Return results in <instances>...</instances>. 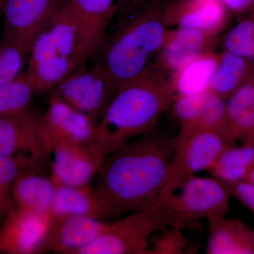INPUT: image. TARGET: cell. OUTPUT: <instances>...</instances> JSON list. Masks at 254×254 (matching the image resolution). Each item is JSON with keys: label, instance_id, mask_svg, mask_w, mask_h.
I'll list each match as a JSON object with an SVG mask.
<instances>
[{"label": "cell", "instance_id": "obj_35", "mask_svg": "<svg viewBox=\"0 0 254 254\" xmlns=\"http://www.w3.org/2000/svg\"><path fill=\"white\" fill-rule=\"evenodd\" d=\"M245 181L254 185V168L251 170L250 173L246 177Z\"/></svg>", "mask_w": 254, "mask_h": 254}, {"label": "cell", "instance_id": "obj_2", "mask_svg": "<svg viewBox=\"0 0 254 254\" xmlns=\"http://www.w3.org/2000/svg\"><path fill=\"white\" fill-rule=\"evenodd\" d=\"M167 73L153 64L139 77L118 87L95 126L92 141L105 155L154 130L175 97Z\"/></svg>", "mask_w": 254, "mask_h": 254}, {"label": "cell", "instance_id": "obj_11", "mask_svg": "<svg viewBox=\"0 0 254 254\" xmlns=\"http://www.w3.org/2000/svg\"><path fill=\"white\" fill-rule=\"evenodd\" d=\"M50 220L16 207L0 223V254H43Z\"/></svg>", "mask_w": 254, "mask_h": 254}, {"label": "cell", "instance_id": "obj_12", "mask_svg": "<svg viewBox=\"0 0 254 254\" xmlns=\"http://www.w3.org/2000/svg\"><path fill=\"white\" fill-rule=\"evenodd\" d=\"M51 178L55 185H91L106 155L93 141L63 143L52 151Z\"/></svg>", "mask_w": 254, "mask_h": 254}, {"label": "cell", "instance_id": "obj_31", "mask_svg": "<svg viewBox=\"0 0 254 254\" xmlns=\"http://www.w3.org/2000/svg\"><path fill=\"white\" fill-rule=\"evenodd\" d=\"M226 100L209 91L201 116L194 130L220 132L226 137Z\"/></svg>", "mask_w": 254, "mask_h": 254}, {"label": "cell", "instance_id": "obj_25", "mask_svg": "<svg viewBox=\"0 0 254 254\" xmlns=\"http://www.w3.org/2000/svg\"><path fill=\"white\" fill-rule=\"evenodd\" d=\"M34 88L26 71L0 86V118L15 116L31 110Z\"/></svg>", "mask_w": 254, "mask_h": 254}, {"label": "cell", "instance_id": "obj_3", "mask_svg": "<svg viewBox=\"0 0 254 254\" xmlns=\"http://www.w3.org/2000/svg\"><path fill=\"white\" fill-rule=\"evenodd\" d=\"M164 3L165 0H150L118 20L116 29L105 38L93 57L116 90L153 66L152 60L158 55L170 30L164 15Z\"/></svg>", "mask_w": 254, "mask_h": 254}, {"label": "cell", "instance_id": "obj_28", "mask_svg": "<svg viewBox=\"0 0 254 254\" xmlns=\"http://www.w3.org/2000/svg\"><path fill=\"white\" fill-rule=\"evenodd\" d=\"M208 92L193 95H176L171 107L180 131H193L198 125Z\"/></svg>", "mask_w": 254, "mask_h": 254}, {"label": "cell", "instance_id": "obj_8", "mask_svg": "<svg viewBox=\"0 0 254 254\" xmlns=\"http://www.w3.org/2000/svg\"><path fill=\"white\" fill-rule=\"evenodd\" d=\"M89 61L49 93L91 119L96 126L117 90L103 66L95 60L89 66Z\"/></svg>", "mask_w": 254, "mask_h": 254}, {"label": "cell", "instance_id": "obj_13", "mask_svg": "<svg viewBox=\"0 0 254 254\" xmlns=\"http://www.w3.org/2000/svg\"><path fill=\"white\" fill-rule=\"evenodd\" d=\"M40 113L31 108L15 116L0 118V155L31 157L39 164L46 161L48 155L39 129Z\"/></svg>", "mask_w": 254, "mask_h": 254}, {"label": "cell", "instance_id": "obj_36", "mask_svg": "<svg viewBox=\"0 0 254 254\" xmlns=\"http://www.w3.org/2000/svg\"></svg>", "mask_w": 254, "mask_h": 254}, {"label": "cell", "instance_id": "obj_19", "mask_svg": "<svg viewBox=\"0 0 254 254\" xmlns=\"http://www.w3.org/2000/svg\"><path fill=\"white\" fill-rule=\"evenodd\" d=\"M41 165L23 168L13 185L16 207L38 214H50L54 200L56 185L51 177L40 172Z\"/></svg>", "mask_w": 254, "mask_h": 254}, {"label": "cell", "instance_id": "obj_33", "mask_svg": "<svg viewBox=\"0 0 254 254\" xmlns=\"http://www.w3.org/2000/svg\"><path fill=\"white\" fill-rule=\"evenodd\" d=\"M229 13L249 14L254 10V0H220Z\"/></svg>", "mask_w": 254, "mask_h": 254}, {"label": "cell", "instance_id": "obj_27", "mask_svg": "<svg viewBox=\"0 0 254 254\" xmlns=\"http://www.w3.org/2000/svg\"><path fill=\"white\" fill-rule=\"evenodd\" d=\"M223 46L225 51L254 60V10L227 32Z\"/></svg>", "mask_w": 254, "mask_h": 254}, {"label": "cell", "instance_id": "obj_7", "mask_svg": "<svg viewBox=\"0 0 254 254\" xmlns=\"http://www.w3.org/2000/svg\"><path fill=\"white\" fill-rule=\"evenodd\" d=\"M174 140L175 152L168 178L155 202L168 197L190 177L208 171L225 148L234 143L220 132L209 130L180 131Z\"/></svg>", "mask_w": 254, "mask_h": 254}, {"label": "cell", "instance_id": "obj_15", "mask_svg": "<svg viewBox=\"0 0 254 254\" xmlns=\"http://www.w3.org/2000/svg\"><path fill=\"white\" fill-rule=\"evenodd\" d=\"M164 15L168 26L218 35L226 24L230 13L220 0H167Z\"/></svg>", "mask_w": 254, "mask_h": 254}, {"label": "cell", "instance_id": "obj_10", "mask_svg": "<svg viewBox=\"0 0 254 254\" xmlns=\"http://www.w3.org/2000/svg\"><path fill=\"white\" fill-rule=\"evenodd\" d=\"M38 129L50 155L58 145L93 141L95 124L62 100L49 96L48 109L40 113Z\"/></svg>", "mask_w": 254, "mask_h": 254}, {"label": "cell", "instance_id": "obj_22", "mask_svg": "<svg viewBox=\"0 0 254 254\" xmlns=\"http://www.w3.org/2000/svg\"><path fill=\"white\" fill-rule=\"evenodd\" d=\"M227 139L254 142V81L249 82L227 98Z\"/></svg>", "mask_w": 254, "mask_h": 254}, {"label": "cell", "instance_id": "obj_18", "mask_svg": "<svg viewBox=\"0 0 254 254\" xmlns=\"http://www.w3.org/2000/svg\"><path fill=\"white\" fill-rule=\"evenodd\" d=\"M76 15L83 43L93 58L107 38L112 18L116 14L118 0H68Z\"/></svg>", "mask_w": 254, "mask_h": 254}, {"label": "cell", "instance_id": "obj_16", "mask_svg": "<svg viewBox=\"0 0 254 254\" xmlns=\"http://www.w3.org/2000/svg\"><path fill=\"white\" fill-rule=\"evenodd\" d=\"M217 34L193 29L169 30L158 53L157 64L165 71H174L189 60L205 52L214 50Z\"/></svg>", "mask_w": 254, "mask_h": 254}, {"label": "cell", "instance_id": "obj_34", "mask_svg": "<svg viewBox=\"0 0 254 254\" xmlns=\"http://www.w3.org/2000/svg\"><path fill=\"white\" fill-rule=\"evenodd\" d=\"M150 0H118L117 1V21L131 14Z\"/></svg>", "mask_w": 254, "mask_h": 254}, {"label": "cell", "instance_id": "obj_17", "mask_svg": "<svg viewBox=\"0 0 254 254\" xmlns=\"http://www.w3.org/2000/svg\"><path fill=\"white\" fill-rule=\"evenodd\" d=\"M51 215H81L105 221L115 220V214L104 198L91 185H56Z\"/></svg>", "mask_w": 254, "mask_h": 254}, {"label": "cell", "instance_id": "obj_14", "mask_svg": "<svg viewBox=\"0 0 254 254\" xmlns=\"http://www.w3.org/2000/svg\"><path fill=\"white\" fill-rule=\"evenodd\" d=\"M108 222L81 215H51L43 254H75L99 236Z\"/></svg>", "mask_w": 254, "mask_h": 254}, {"label": "cell", "instance_id": "obj_4", "mask_svg": "<svg viewBox=\"0 0 254 254\" xmlns=\"http://www.w3.org/2000/svg\"><path fill=\"white\" fill-rule=\"evenodd\" d=\"M91 59L67 0L32 43L26 73L36 94H41L52 91Z\"/></svg>", "mask_w": 254, "mask_h": 254}, {"label": "cell", "instance_id": "obj_5", "mask_svg": "<svg viewBox=\"0 0 254 254\" xmlns=\"http://www.w3.org/2000/svg\"><path fill=\"white\" fill-rule=\"evenodd\" d=\"M232 195V187L218 179L194 175L153 204L162 209L169 226L192 230L202 219L208 222L226 216Z\"/></svg>", "mask_w": 254, "mask_h": 254}, {"label": "cell", "instance_id": "obj_6", "mask_svg": "<svg viewBox=\"0 0 254 254\" xmlns=\"http://www.w3.org/2000/svg\"><path fill=\"white\" fill-rule=\"evenodd\" d=\"M166 227L163 210L151 204L108 222L99 236L75 254H148L150 238Z\"/></svg>", "mask_w": 254, "mask_h": 254}, {"label": "cell", "instance_id": "obj_1", "mask_svg": "<svg viewBox=\"0 0 254 254\" xmlns=\"http://www.w3.org/2000/svg\"><path fill=\"white\" fill-rule=\"evenodd\" d=\"M174 152V138L153 130L105 156L95 188L116 219L154 203L167 181Z\"/></svg>", "mask_w": 254, "mask_h": 254}, {"label": "cell", "instance_id": "obj_26", "mask_svg": "<svg viewBox=\"0 0 254 254\" xmlns=\"http://www.w3.org/2000/svg\"><path fill=\"white\" fill-rule=\"evenodd\" d=\"M41 164L28 155H0V223L15 208L13 185L18 173L23 168Z\"/></svg>", "mask_w": 254, "mask_h": 254}, {"label": "cell", "instance_id": "obj_24", "mask_svg": "<svg viewBox=\"0 0 254 254\" xmlns=\"http://www.w3.org/2000/svg\"><path fill=\"white\" fill-rule=\"evenodd\" d=\"M254 168V142L229 145L208 170L212 176L232 187L244 181Z\"/></svg>", "mask_w": 254, "mask_h": 254}, {"label": "cell", "instance_id": "obj_29", "mask_svg": "<svg viewBox=\"0 0 254 254\" xmlns=\"http://www.w3.org/2000/svg\"><path fill=\"white\" fill-rule=\"evenodd\" d=\"M28 52L3 36L0 39V86L16 79L22 69Z\"/></svg>", "mask_w": 254, "mask_h": 254}, {"label": "cell", "instance_id": "obj_32", "mask_svg": "<svg viewBox=\"0 0 254 254\" xmlns=\"http://www.w3.org/2000/svg\"><path fill=\"white\" fill-rule=\"evenodd\" d=\"M232 195L254 214V185L245 181L239 182L232 187Z\"/></svg>", "mask_w": 254, "mask_h": 254}, {"label": "cell", "instance_id": "obj_9", "mask_svg": "<svg viewBox=\"0 0 254 254\" xmlns=\"http://www.w3.org/2000/svg\"><path fill=\"white\" fill-rule=\"evenodd\" d=\"M67 0H0L4 35L29 53L36 36Z\"/></svg>", "mask_w": 254, "mask_h": 254}, {"label": "cell", "instance_id": "obj_20", "mask_svg": "<svg viewBox=\"0 0 254 254\" xmlns=\"http://www.w3.org/2000/svg\"><path fill=\"white\" fill-rule=\"evenodd\" d=\"M208 254H254V230L226 216L208 222Z\"/></svg>", "mask_w": 254, "mask_h": 254}, {"label": "cell", "instance_id": "obj_37", "mask_svg": "<svg viewBox=\"0 0 254 254\" xmlns=\"http://www.w3.org/2000/svg\"><path fill=\"white\" fill-rule=\"evenodd\" d=\"M0 14H1V12H0Z\"/></svg>", "mask_w": 254, "mask_h": 254}, {"label": "cell", "instance_id": "obj_30", "mask_svg": "<svg viewBox=\"0 0 254 254\" xmlns=\"http://www.w3.org/2000/svg\"><path fill=\"white\" fill-rule=\"evenodd\" d=\"M183 229L175 226L164 227L150 238L148 254H189L190 246Z\"/></svg>", "mask_w": 254, "mask_h": 254}, {"label": "cell", "instance_id": "obj_23", "mask_svg": "<svg viewBox=\"0 0 254 254\" xmlns=\"http://www.w3.org/2000/svg\"><path fill=\"white\" fill-rule=\"evenodd\" d=\"M252 81H254V60L225 50L220 53L209 91L226 100L240 87Z\"/></svg>", "mask_w": 254, "mask_h": 254}, {"label": "cell", "instance_id": "obj_21", "mask_svg": "<svg viewBox=\"0 0 254 254\" xmlns=\"http://www.w3.org/2000/svg\"><path fill=\"white\" fill-rule=\"evenodd\" d=\"M219 59L220 53L210 50L197 55L172 72L170 79L175 96L208 92Z\"/></svg>", "mask_w": 254, "mask_h": 254}]
</instances>
